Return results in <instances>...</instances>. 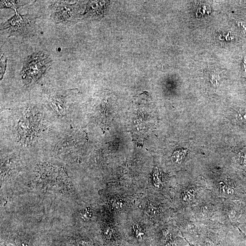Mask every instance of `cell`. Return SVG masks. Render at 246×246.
<instances>
[{"label":"cell","mask_w":246,"mask_h":246,"mask_svg":"<svg viewBox=\"0 0 246 246\" xmlns=\"http://www.w3.org/2000/svg\"><path fill=\"white\" fill-rule=\"evenodd\" d=\"M52 60L42 52L28 56L23 62L21 75L24 85H33L41 79L49 70Z\"/></svg>","instance_id":"1"},{"label":"cell","mask_w":246,"mask_h":246,"mask_svg":"<svg viewBox=\"0 0 246 246\" xmlns=\"http://www.w3.org/2000/svg\"><path fill=\"white\" fill-rule=\"evenodd\" d=\"M15 14L2 25L1 31L6 36L24 37L31 34L35 27L36 17L32 15Z\"/></svg>","instance_id":"2"},{"label":"cell","mask_w":246,"mask_h":246,"mask_svg":"<svg viewBox=\"0 0 246 246\" xmlns=\"http://www.w3.org/2000/svg\"><path fill=\"white\" fill-rule=\"evenodd\" d=\"M49 8L51 18L57 24L71 25L77 22L81 16V8L78 2L71 4L64 1L51 3Z\"/></svg>","instance_id":"3"},{"label":"cell","mask_w":246,"mask_h":246,"mask_svg":"<svg viewBox=\"0 0 246 246\" xmlns=\"http://www.w3.org/2000/svg\"><path fill=\"white\" fill-rule=\"evenodd\" d=\"M35 1H7L2 0L0 2L1 9H11L17 10V9L26 5L34 3Z\"/></svg>","instance_id":"4"},{"label":"cell","mask_w":246,"mask_h":246,"mask_svg":"<svg viewBox=\"0 0 246 246\" xmlns=\"http://www.w3.org/2000/svg\"><path fill=\"white\" fill-rule=\"evenodd\" d=\"M196 191L195 189L193 188L188 189L187 190H185L183 192L182 195V199L185 202L190 201L192 200L194 195H195Z\"/></svg>","instance_id":"5"},{"label":"cell","mask_w":246,"mask_h":246,"mask_svg":"<svg viewBox=\"0 0 246 246\" xmlns=\"http://www.w3.org/2000/svg\"><path fill=\"white\" fill-rule=\"evenodd\" d=\"M113 206L115 209L120 210L122 209L125 206V202L122 198L118 197L115 198L112 202Z\"/></svg>","instance_id":"6"},{"label":"cell","mask_w":246,"mask_h":246,"mask_svg":"<svg viewBox=\"0 0 246 246\" xmlns=\"http://www.w3.org/2000/svg\"><path fill=\"white\" fill-rule=\"evenodd\" d=\"M133 230L136 237L138 238H141L144 235V233L140 226L138 223L133 225Z\"/></svg>","instance_id":"7"},{"label":"cell","mask_w":246,"mask_h":246,"mask_svg":"<svg viewBox=\"0 0 246 246\" xmlns=\"http://www.w3.org/2000/svg\"><path fill=\"white\" fill-rule=\"evenodd\" d=\"M7 58L6 57L2 55L1 58V79H2L4 76V73L6 71V66H7Z\"/></svg>","instance_id":"8"},{"label":"cell","mask_w":246,"mask_h":246,"mask_svg":"<svg viewBox=\"0 0 246 246\" xmlns=\"http://www.w3.org/2000/svg\"><path fill=\"white\" fill-rule=\"evenodd\" d=\"M153 182L155 186L156 187L159 188L161 185V181L159 177V173L158 170H155L153 174Z\"/></svg>","instance_id":"9"},{"label":"cell","mask_w":246,"mask_h":246,"mask_svg":"<svg viewBox=\"0 0 246 246\" xmlns=\"http://www.w3.org/2000/svg\"><path fill=\"white\" fill-rule=\"evenodd\" d=\"M238 117L240 120L245 121H246V111L241 110L238 112Z\"/></svg>","instance_id":"10"},{"label":"cell","mask_w":246,"mask_h":246,"mask_svg":"<svg viewBox=\"0 0 246 246\" xmlns=\"http://www.w3.org/2000/svg\"><path fill=\"white\" fill-rule=\"evenodd\" d=\"M104 234L108 238H111L113 235L112 230L110 228H107L105 229Z\"/></svg>","instance_id":"11"},{"label":"cell","mask_w":246,"mask_h":246,"mask_svg":"<svg viewBox=\"0 0 246 246\" xmlns=\"http://www.w3.org/2000/svg\"><path fill=\"white\" fill-rule=\"evenodd\" d=\"M162 236L165 239L168 240L170 239L169 231L167 229H164L162 231Z\"/></svg>","instance_id":"12"},{"label":"cell","mask_w":246,"mask_h":246,"mask_svg":"<svg viewBox=\"0 0 246 246\" xmlns=\"http://www.w3.org/2000/svg\"><path fill=\"white\" fill-rule=\"evenodd\" d=\"M220 191L222 193H226L227 185H225L223 182L220 183Z\"/></svg>","instance_id":"13"},{"label":"cell","mask_w":246,"mask_h":246,"mask_svg":"<svg viewBox=\"0 0 246 246\" xmlns=\"http://www.w3.org/2000/svg\"><path fill=\"white\" fill-rule=\"evenodd\" d=\"M233 192H234L233 188L231 186H229V185H228V186L227 185L226 193H227L228 195H230V194H233Z\"/></svg>","instance_id":"14"}]
</instances>
